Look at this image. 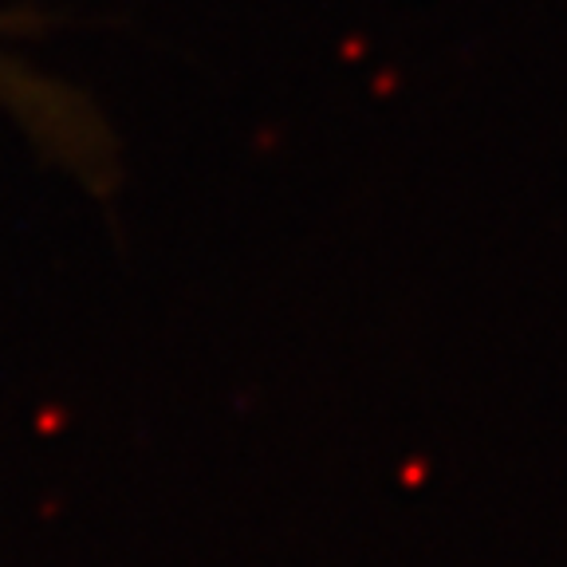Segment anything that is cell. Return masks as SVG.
<instances>
[{
  "label": "cell",
  "instance_id": "1",
  "mask_svg": "<svg viewBox=\"0 0 567 567\" xmlns=\"http://www.w3.org/2000/svg\"><path fill=\"white\" fill-rule=\"evenodd\" d=\"M0 106L32 134L35 146H44L71 169L99 174L111 158L106 131L99 126L95 111L80 95L60 87L52 75L12 55L4 48V32H0Z\"/></svg>",
  "mask_w": 567,
  "mask_h": 567
}]
</instances>
